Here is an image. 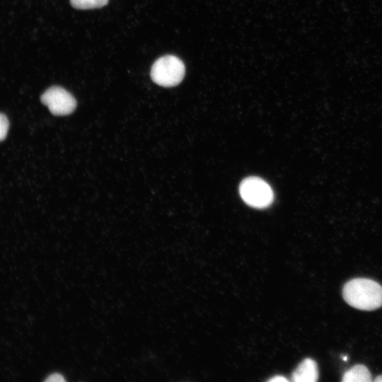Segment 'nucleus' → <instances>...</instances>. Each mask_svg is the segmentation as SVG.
<instances>
[{
  "mask_svg": "<svg viewBox=\"0 0 382 382\" xmlns=\"http://www.w3.org/2000/svg\"><path fill=\"white\" fill-rule=\"evenodd\" d=\"M344 300L359 310L374 311L382 306V286L367 278H354L343 286Z\"/></svg>",
  "mask_w": 382,
  "mask_h": 382,
  "instance_id": "nucleus-1",
  "label": "nucleus"
},
{
  "mask_svg": "<svg viewBox=\"0 0 382 382\" xmlns=\"http://www.w3.org/2000/svg\"><path fill=\"white\" fill-rule=\"evenodd\" d=\"M185 65L177 57L166 55L158 58L152 65V81L163 87H172L179 84L185 76Z\"/></svg>",
  "mask_w": 382,
  "mask_h": 382,
  "instance_id": "nucleus-2",
  "label": "nucleus"
},
{
  "mask_svg": "<svg viewBox=\"0 0 382 382\" xmlns=\"http://www.w3.org/2000/svg\"><path fill=\"white\" fill-rule=\"evenodd\" d=\"M239 192L243 200L255 208H265L270 205L274 199L271 187L257 177L245 178L241 183Z\"/></svg>",
  "mask_w": 382,
  "mask_h": 382,
  "instance_id": "nucleus-3",
  "label": "nucleus"
},
{
  "mask_svg": "<svg viewBox=\"0 0 382 382\" xmlns=\"http://www.w3.org/2000/svg\"><path fill=\"white\" fill-rule=\"evenodd\" d=\"M41 102L47 105L50 111L55 115L71 114L76 107L74 96L64 88L52 86L47 89L41 96Z\"/></svg>",
  "mask_w": 382,
  "mask_h": 382,
  "instance_id": "nucleus-4",
  "label": "nucleus"
},
{
  "mask_svg": "<svg viewBox=\"0 0 382 382\" xmlns=\"http://www.w3.org/2000/svg\"><path fill=\"white\" fill-rule=\"evenodd\" d=\"M318 369L316 362L307 358L303 360L291 375L294 382H316L318 379Z\"/></svg>",
  "mask_w": 382,
  "mask_h": 382,
  "instance_id": "nucleus-5",
  "label": "nucleus"
},
{
  "mask_svg": "<svg viewBox=\"0 0 382 382\" xmlns=\"http://www.w3.org/2000/svg\"><path fill=\"white\" fill-rule=\"evenodd\" d=\"M342 381L344 382H370L371 375L366 366L357 364L343 374Z\"/></svg>",
  "mask_w": 382,
  "mask_h": 382,
  "instance_id": "nucleus-6",
  "label": "nucleus"
},
{
  "mask_svg": "<svg viewBox=\"0 0 382 382\" xmlns=\"http://www.w3.org/2000/svg\"><path fill=\"white\" fill-rule=\"evenodd\" d=\"M108 0H70L71 5L77 9H91L106 5Z\"/></svg>",
  "mask_w": 382,
  "mask_h": 382,
  "instance_id": "nucleus-7",
  "label": "nucleus"
},
{
  "mask_svg": "<svg viewBox=\"0 0 382 382\" xmlns=\"http://www.w3.org/2000/svg\"><path fill=\"white\" fill-rule=\"evenodd\" d=\"M9 122L6 116L0 113V141L5 139L8 130Z\"/></svg>",
  "mask_w": 382,
  "mask_h": 382,
  "instance_id": "nucleus-8",
  "label": "nucleus"
},
{
  "mask_svg": "<svg viewBox=\"0 0 382 382\" xmlns=\"http://www.w3.org/2000/svg\"><path fill=\"white\" fill-rule=\"evenodd\" d=\"M46 381H52V382H60V381H64L65 379L63 377L62 375L58 373H54L51 375H50L46 379Z\"/></svg>",
  "mask_w": 382,
  "mask_h": 382,
  "instance_id": "nucleus-9",
  "label": "nucleus"
},
{
  "mask_svg": "<svg viewBox=\"0 0 382 382\" xmlns=\"http://www.w3.org/2000/svg\"><path fill=\"white\" fill-rule=\"evenodd\" d=\"M267 381L270 382H286L289 380L283 376H275Z\"/></svg>",
  "mask_w": 382,
  "mask_h": 382,
  "instance_id": "nucleus-10",
  "label": "nucleus"
},
{
  "mask_svg": "<svg viewBox=\"0 0 382 382\" xmlns=\"http://www.w3.org/2000/svg\"><path fill=\"white\" fill-rule=\"evenodd\" d=\"M375 382H382V376H378L374 379Z\"/></svg>",
  "mask_w": 382,
  "mask_h": 382,
  "instance_id": "nucleus-11",
  "label": "nucleus"
}]
</instances>
